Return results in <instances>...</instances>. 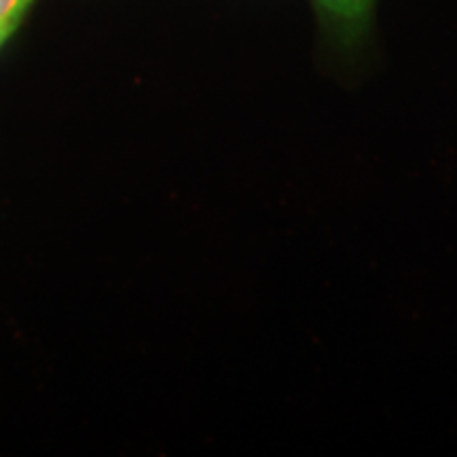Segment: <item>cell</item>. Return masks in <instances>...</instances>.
<instances>
[{
    "label": "cell",
    "instance_id": "obj_1",
    "mask_svg": "<svg viewBox=\"0 0 457 457\" xmlns=\"http://www.w3.org/2000/svg\"><path fill=\"white\" fill-rule=\"evenodd\" d=\"M375 0H313L322 24L343 49H353L367 37Z\"/></svg>",
    "mask_w": 457,
    "mask_h": 457
},
{
    "label": "cell",
    "instance_id": "obj_2",
    "mask_svg": "<svg viewBox=\"0 0 457 457\" xmlns=\"http://www.w3.org/2000/svg\"><path fill=\"white\" fill-rule=\"evenodd\" d=\"M30 0H0V47L24 17Z\"/></svg>",
    "mask_w": 457,
    "mask_h": 457
}]
</instances>
